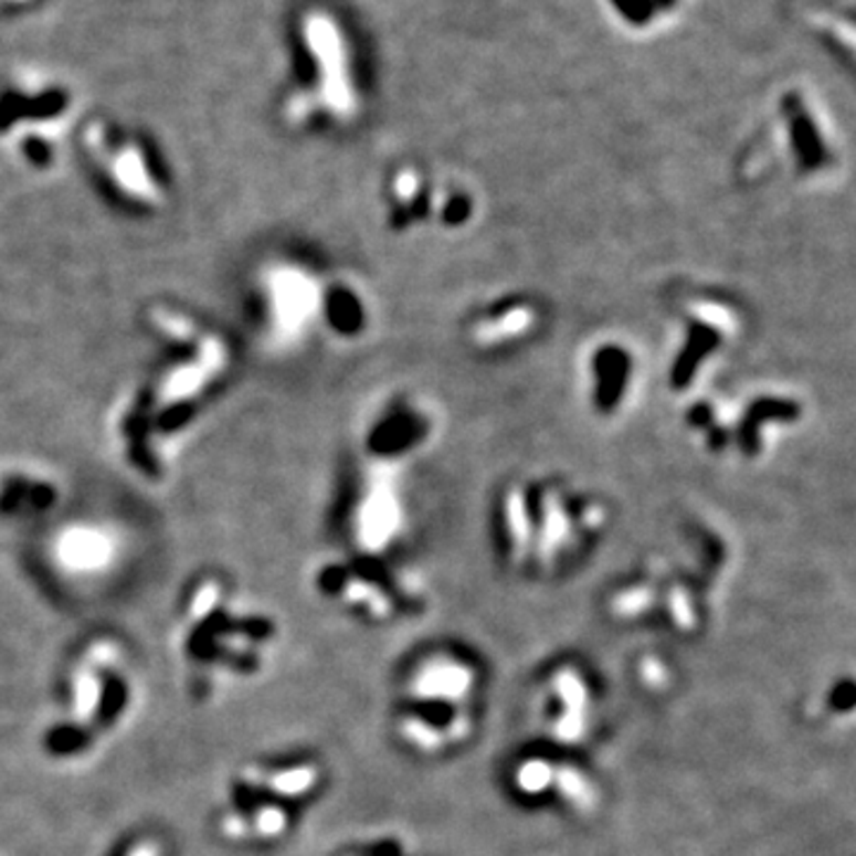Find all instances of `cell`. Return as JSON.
<instances>
[{
  "mask_svg": "<svg viewBox=\"0 0 856 856\" xmlns=\"http://www.w3.org/2000/svg\"><path fill=\"white\" fill-rule=\"evenodd\" d=\"M160 360L136 381L115 414V443L134 469L160 474L231 369L226 340L177 309L152 317Z\"/></svg>",
  "mask_w": 856,
  "mask_h": 856,
  "instance_id": "cell-1",
  "label": "cell"
},
{
  "mask_svg": "<svg viewBox=\"0 0 856 856\" xmlns=\"http://www.w3.org/2000/svg\"><path fill=\"white\" fill-rule=\"evenodd\" d=\"M326 288H319L317 278L298 264H274L260 276L257 298L262 331L276 346L298 340L309 331V321L319 313L324 317Z\"/></svg>",
  "mask_w": 856,
  "mask_h": 856,
  "instance_id": "cell-2",
  "label": "cell"
},
{
  "mask_svg": "<svg viewBox=\"0 0 856 856\" xmlns=\"http://www.w3.org/2000/svg\"><path fill=\"white\" fill-rule=\"evenodd\" d=\"M88 150L93 165L103 169V181L110 186V191L121 202L138 210H155L165 205L167 191L162 179L141 144L127 141V138H110L105 131H91Z\"/></svg>",
  "mask_w": 856,
  "mask_h": 856,
  "instance_id": "cell-3",
  "label": "cell"
},
{
  "mask_svg": "<svg viewBox=\"0 0 856 856\" xmlns=\"http://www.w3.org/2000/svg\"><path fill=\"white\" fill-rule=\"evenodd\" d=\"M633 362L631 350L621 348L619 342H606L588 357V379H598L590 388V398L598 404V410L614 412L626 402V391L631 395L633 383Z\"/></svg>",
  "mask_w": 856,
  "mask_h": 856,
  "instance_id": "cell-4",
  "label": "cell"
},
{
  "mask_svg": "<svg viewBox=\"0 0 856 856\" xmlns=\"http://www.w3.org/2000/svg\"><path fill=\"white\" fill-rule=\"evenodd\" d=\"M509 307H490L486 313L474 317L472 338L484 346H497L500 338H519L521 334L531 331L536 324V307L531 303L511 300Z\"/></svg>",
  "mask_w": 856,
  "mask_h": 856,
  "instance_id": "cell-5",
  "label": "cell"
},
{
  "mask_svg": "<svg viewBox=\"0 0 856 856\" xmlns=\"http://www.w3.org/2000/svg\"><path fill=\"white\" fill-rule=\"evenodd\" d=\"M136 856H155V852H152V849H148V847H146V849H141V852H138V854H136Z\"/></svg>",
  "mask_w": 856,
  "mask_h": 856,
  "instance_id": "cell-6",
  "label": "cell"
}]
</instances>
